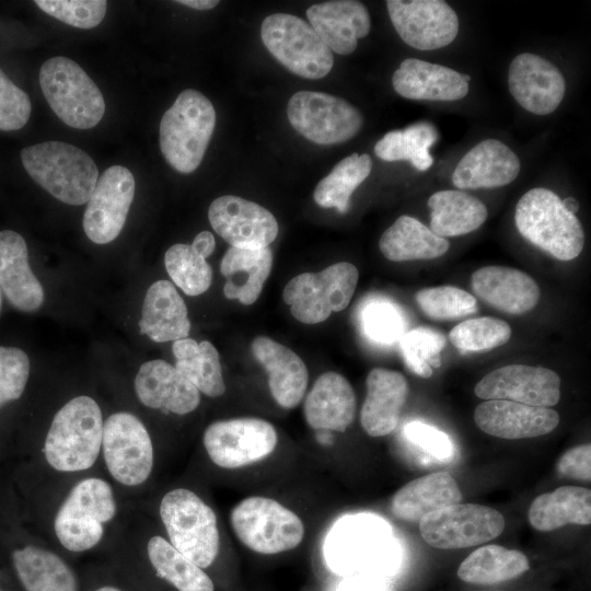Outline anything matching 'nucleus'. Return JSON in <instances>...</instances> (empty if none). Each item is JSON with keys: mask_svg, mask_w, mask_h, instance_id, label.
Returning a JSON list of instances; mask_svg holds the SVG:
<instances>
[{"mask_svg": "<svg viewBox=\"0 0 591 591\" xmlns=\"http://www.w3.org/2000/svg\"><path fill=\"white\" fill-rule=\"evenodd\" d=\"M325 555L332 569L347 577L394 573L401 556L390 526L364 514L346 518L335 525L327 537Z\"/></svg>", "mask_w": 591, "mask_h": 591, "instance_id": "nucleus-1", "label": "nucleus"}, {"mask_svg": "<svg viewBox=\"0 0 591 591\" xmlns=\"http://www.w3.org/2000/svg\"><path fill=\"white\" fill-rule=\"evenodd\" d=\"M21 160L27 174L58 200L79 206L88 202L99 179L92 158L80 148L61 141L25 147Z\"/></svg>", "mask_w": 591, "mask_h": 591, "instance_id": "nucleus-2", "label": "nucleus"}, {"mask_svg": "<svg viewBox=\"0 0 591 591\" xmlns=\"http://www.w3.org/2000/svg\"><path fill=\"white\" fill-rule=\"evenodd\" d=\"M216 126L212 103L199 91H182L160 123V149L179 173H192L200 164Z\"/></svg>", "mask_w": 591, "mask_h": 591, "instance_id": "nucleus-3", "label": "nucleus"}, {"mask_svg": "<svg viewBox=\"0 0 591 591\" xmlns=\"http://www.w3.org/2000/svg\"><path fill=\"white\" fill-rule=\"evenodd\" d=\"M103 436L97 403L89 396L70 399L55 415L45 440V456L60 472L90 468L96 461Z\"/></svg>", "mask_w": 591, "mask_h": 591, "instance_id": "nucleus-4", "label": "nucleus"}, {"mask_svg": "<svg viewBox=\"0 0 591 591\" xmlns=\"http://www.w3.org/2000/svg\"><path fill=\"white\" fill-rule=\"evenodd\" d=\"M514 222L524 239L559 260H571L583 248L584 231L579 219L547 188H532L520 198Z\"/></svg>", "mask_w": 591, "mask_h": 591, "instance_id": "nucleus-5", "label": "nucleus"}, {"mask_svg": "<svg viewBox=\"0 0 591 591\" xmlns=\"http://www.w3.org/2000/svg\"><path fill=\"white\" fill-rule=\"evenodd\" d=\"M160 515L170 543L200 568L209 567L220 547L215 511L199 496L176 488L162 498Z\"/></svg>", "mask_w": 591, "mask_h": 591, "instance_id": "nucleus-6", "label": "nucleus"}, {"mask_svg": "<svg viewBox=\"0 0 591 591\" xmlns=\"http://www.w3.org/2000/svg\"><path fill=\"white\" fill-rule=\"evenodd\" d=\"M39 85L54 113L69 127L89 129L105 113L104 97L86 72L72 59L57 56L39 70Z\"/></svg>", "mask_w": 591, "mask_h": 591, "instance_id": "nucleus-7", "label": "nucleus"}, {"mask_svg": "<svg viewBox=\"0 0 591 591\" xmlns=\"http://www.w3.org/2000/svg\"><path fill=\"white\" fill-rule=\"evenodd\" d=\"M230 521L240 542L258 554L293 549L304 537L300 517L268 497L251 496L241 500L233 507Z\"/></svg>", "mask_w": 591, "mask_h": 591, "instance_id": "nucleus-8", "label": "nucleus"}, {"mask_svg": "<svg viewBox=\"0 0 591 591\" xmlns=\"http://www.w3.org/2000/svg\"><path fill=\"white\" fill-rule=\"evenodd\" d=\"M260 37L267 50L289 71L321 79L332 70L334 57L310 23L288 13H274L262 23Z\"/></svg>", "mask_w": 591, "mask_h": 591, "instance_id": "nucleus-9", "label": "nucleus"}, {"mask_svg": "<svg viewBox=\"0 0 591 591\" xmlns=\"http://www.w3.org/2000/svg\"><path fill=\"white\" fill-rule=\"evenodd\" d=\"M358 278L355 265L336 263L318 273H303L293 277L286 285L282 299L290 305L296 320L317 324L350 303Z\"/></svg>", "mask_w": 591, "mask_h": 591, "instance_id": "nucleus-10", "label": "nucleus"}, {"mask_svg": "<svg viewBox=\"0 0 591 591\" xmlns=\"http://www.w3.org/2000/svg\"><path fill=\"white\" fill-rule=\"evenodd\" d=\"M116 503L112 487L101 478H85L69 493L55 518V532L63 547L82 552L103 536V523L113 519Z\"/></svg>", "mask_w": 591, "mask_h": 591, "instance_id": "nucleus-11", "label": "nucleus"}, {"mask_svg": "<svg viewBox=\"0 0 591 591\" xmlns=\"http://www.w3.org/2000/svg\"><path fill=\"white\" fill-rule=\"evenodd\" d=\"M291 126L317 144H335L355 137L362 127L360 111L341 97L324 92L300 91L287 105Z\"/></svg>", "mask_w": 591, "mask_h": 591, "instance_id": "nucleus-12", "label": "nucleus"}, {"mask_svg": "<svg viewBox=\"0 0 591 591\" xmlns=\"http://www.w3.org/2000/svg\"><path fill=\"white\" fill-rule=\"evenodd\" d=\"M503 515L487 506L455 503L419 520L422 538L432 547L459 549L489 542L503 531Z\"/></svg>", "mask_w": 591, "mask_h": 591, "instance_id": "nucleus-13", "label": "nucleus"}, {"mask_svg": "<svg viewBox=\"0 0 591 591\" xmlns=\"http://www.w3.org/2000/svg\"><path fill=\"white\" fill-rule=\"evenodd\" d=\"M275 427L260 418H234L210 424L204 445L219 467L240 468L269 456L277 447Z\"/></svg>", "mask_w": 591, "mask_h": 591, "instance_id": "nucleus-14", "label": "nucleus"}, {"mask_svg": "<svg viewBox=\"0 0 591 591\" xmlns=\"http://www.w3.org/2000/svg\"><path fill=\"white\" fill-rule=\"evenodd\" d=\"M102 447L107 470L117 482L136 486L147 480L153 447L140 419L126 412L111 415L103 424Z\"/></svg>", "mask_w": 591, "mask_h": 591, "instance_id": "nucleus-15", "label": "nucleus"}, {"mask_svg": "<svg viewBox=\"0 0 591 591\" xmlns=\"http://www.w3.org/2000/svg\"><path fill=\"white\" fill-rule=\"evenodd\" d=\"M386 8L397 34L413 48H442L459 33L457 14L445 1L387 0Z\"/></svg>", "mask_w": 591, "mask_h": 591, "instance_id": "nucleus-16", "label": "nucleus"}, {"mask_svg": "<svg viewBox=\"0 0 591 591\" xmlns=\"http://www.w3.org/2000/svg\"><path fill=\"white\" fill-rule=\"evenodd\" d=\"M135 189V177L127 167L113 165L102 173L83 215V230L92 242L106 244L119 235Z\"/></svg>", "mask_w": 591, "mask_h": 591, "instance_id": "nucleus-17", "label": "nucleus"}, {"mask_svg": "<svg viewBox=\"0 0 591 591\" xmlns=\"http://www.w3.org/2000/svg\"><path fill=\"white\" fill-rule=\"evenodd\" d=\"M208 218L215 232L237 248L268 247L279 230L269 210L237 196L216 198L209 206Z\"/></svg>", "mask_w": 591, "mask_h": 591, "instance_id": "nucleus-18", "label": "nucleus"}, {"mask_svg": "<svg viewBox=\"0 0 591 591\" xmlns=\"http://www.w3.org/2000/svg\"><path fill=\"white\" fill-rule=\"evenodd\" d=\"M482 399H506L552 407L560 399V378L547 368L509 364L487 373L475 386Z\"/></svg>", "mask_w": 591, "mask_h": 591, "instance_id": "nucleus-19", "label": "nucleus"}, {"mask_svg": "<svg viewBox=\"0 0 591 591\" xmlns=\"http://www.w3.org/2000/svg\"><path fill=\"white\" fill-rule=\"evenodd\" d=\"M508 86L517 103L535 115L553 113L566 92V82L558 68L530 53L520 54L511 61Z\"/></svg>", "mask_w": 591, "mask_h": 591, "instance_id": "nucleus-20", "label": "nucleus"}, {"mask_svg": "<svg viewBox=\"0 0 591 591\" xmlns=\"http://www.w3.org/2000/svg\"><path fill=\"white\" fill-rule=\"evenodd\" d=\"M474 421L490 436L514 440L552 432L559 424V415L549 407L489 399L475 408Z\"/></svg>", "mask_w": 591, "mask_h": 591, "instance_id": "nucleus-21", "label": "nucleus"}, {"mask_svg": "<svg viewBox=\"0 0 591 591\" xmlns=\"http://www.w3.org/2000/svg\"><path fill=\"white\" fill-rule=\"evenodd\" d=\"M135 391L143 405L177 415L192 413L200 403L195 385L175 366L161 359L141 364L135 378Z\"/></svg>", "mask_w": 591, "mask_h": 591, "instance_id": "nucleus-22", "label": "nucleus"}, {"mask_svg": "<svg viewBox=\"0 0 591 591\" xmlns=\"http://www.w3.org/2000/svg\"><path fill=\"white\" fill-rule=\"evenodd\" d=\"M306 16L318 37L338 55L354 53L358 39L366 37L371 27L366 5L356 0L313 4L306 10Z\"/></svg>", "mask_w": 591, "mask_h": 591, "instance_id": "nucleus-23", "label": "nucleus"}, {"mask_svg": "<svg viewBox=\"0 0 591 591\" xmlns=\"http://www.w3.org/2000/svg\"><path fill=\"white\" fill-rule=\"evenodd\" d=\"M519 172L518 155L503 142L486 139L463 155L452 183L461 189L495 188L512 183Z\"/></svg>", "mask_w": 591, "mask_h": 591, "instance_id": "nucleus-24", "label": "nucleus"}, {"mask_svg": "<svg viewBox=\"0 0 591 591\" xmlns=\"http://www.w3.org/2000/svg\"><path fill=\"white\" fill-rule=\"evenodd\" d=\"M392 84L396 93L409 100L451 102L468 93V82L462 73L417 58L401 62L393 73Z\"/></svg>", "mask_w": 591, "mask_h": 591, "instance_id": "nucleus-25", "label": "nucleus"}, {"mask_svg": "<svg viewBox=\"0 0 591 591\" xmlns=\"http://www.w3.org/2000/svg\"><path fill=\"white\" fill-rule=\"evenodd\" d=\"M472 289L483 301L508 314H523L538 302L540 288L528 274L511 267L486 266L473 273Z\"/></svg>", "mask_w": 591, "mask_h": 591, "instance_id": "nucleus-26", "label": "nucleus"}, {"mask_svg": "<svg viewBox=\"0 0 591 591\" xmlns=\"http://www.w3.org/2000/svg\"><path fill=\"white\" fill-rule=\"evenodd\" d=\"M367 395L360 412L363 430L383 437L397 426L408 395L406 378L394 370L374 368L367 376Z\"/></svg>", "mask_w": 591, "mask_h": 591, "instance_id": "nucleus-27", "label": "nucleus"}, {"mask_svg": "<svg viewBox=\"0 0 591 591\" xmlns=\"http://www.w3.org/2000/svg\"><path fill=\"white\" fill-rule=\"evenodd\" d=\"M252 351L267 371L269 390L277 404L283 408L296 407L309 382L303 360L290 348L265 336L253 340Z\"/></svg>", "mask_w": 591, "mask_h": 591, "instance_id": "nucleus-28", "label": "nucleus"}, {"mask_svg": "<svg viewBox=\"0 0 591 591\" xmlns=\"http://www.w3.org/2000/svg\"><path fill=\"white\" fill-rule=\"evenodd\" d=\"M0 289L20 311L33 312L44 302V289L28 264L26 242L12 230L0 232Z\"/></svg>", "mask_w": 591, "mask_h": 591, "instance_id": "nucleus-29", "label": "nucleus"}, {"mask_svg": "<svg viewBox=\"0 0 591 591\" xmlns=\"http://www.w3.org/2000/svg\"><path fill=\"white\" fill-rule=\"evenodd\" d=\"M303 413L313 429L344 432L356 415V395L351 384L337 372L321 374L305 397Z\"/></svg>", "mask_w": 591, "mask_h": 591, "instance_id": "nucleus-30", "label": "nucleus"}, {"mask_svg": "<svg viewBox=\"0 0 591 591\" xmlns=\"http://www.w3.org/2000/svg\"><path fill=\"white\" fill-rule=\"evenodd\" d=\"M140 333L155 343L187 338L188 311L176 288L167 280L153 282L143 299Z\"/></svg>", "mask_w": 591, "mask_h": 591, "instance_id": "nucleus-31", "label": "nucleus"}, {"mask_svg": "<svg viewBox=\"0 0 591 591\" xmlns=\"http://www.w3.org/2000/svg\"><path fill=\"white\" fill-rule=\"evenodd\" d=\"M463 496L447 472H434L408 482L392 498V513L404 521H418L439 509L460 503Z\"/></svg>", "mask_w": 591, "mask_h": 591, "instance_id": "nucleus-32", "label": "nucleus"}, {"mask_svg": "<svg viewBox=\"0 0 591 591\" xmlns=\"http://www.w3.org/2000/svg\"><path fill=\"white\" fill-rule=\"evenodd\" d=\"M273 265L269 247L246 250L230 246L221 259L223 293L230 300L253 304L259 297Z\"/></svg>", "mask_w": 591, "mask_h": 591, "instance_id": "nucleus-33", "label": "nucleus"}, {"mask_svg": "<svg viewBox=\"0 0 591 591\" xmlns=\"http://www.w3.org/2000/svg\"><path fill=\"white\" fill-rule=\"evenodd\" d=\"M529 521L538 531H553L567 524L591 522V491L578 486H561L537 496L529 509Z\"/></svg>", "mask_w": 591, "mask_h": 591, "instance_id": "nucleus-34", "label": "nucleus"}, {"mask_svg": "<svg viewBox=\"0 0 591 591\" xmlns=\"http://www.w3.org/2000/svg\"><path fill=\"white\" fill-rule=\"evenodd\" d=\"M449 246L447 239L410 216L397 218L379 241L380 251L392 262L437 258L444 255Z\"/></svg>", "mask_w": 591, "mask_h": 591, "instance_id": "nucleus-35", "label": "nucleus"}, {"mask_svg": "<svg viewBox=\"0 0 591 591\" xmlns=\"http://www.w3.org/2000/svg\"><path fill=\"white\" fill-rule=\"evenodd\" d=\"M430 230L440 237L459 236L477 230L487 219L486 206L462 190H440L428 199Z\"/></svg>", "mask_w": 591, "mask_h": 591, "instance_id": "nucleus-36", "label": "nucleus"}, {"mask_svg": "<svg viewBox=\"0 0 591 591\" xmlns=\"http://www.w3.org/2000/svg\"><path fill=\"white\" fill-rule=\"evenodd\" d=\"M13 564L26 591H78L72 570L49 551L25 546L13 553Z\"/></svg>", "mask_w": 591, "mask_h": 591, "instance_id": "nucleus-37", "label": "nucleus"}, {"mask_svg": "<svg viewBox=\"0 0 591 591\" xmlns=\"http://www.w3.org/2000/svg\"><path fill=\"white\" fill-rule=\"evenodd\" d=\"M529 568V559L520 551L490 544L472 552L461 563L457 577L467 583L490 586L514 579Z\"/></svg>", "mask_w": 591, "mask_h": 591, "instance_id": "nucleus-38", "label": "nucleus"}, {"mask_svg": "<svg viewBox=\"0 0 591 591\" xmlns=\"http://www.w3.org/2000/svg\"><path fill=\"white\" fill-rule=\"evenodd\" d=\"M175 368L195 387L210 397H218L225 392L219 354L207 340L199 344L190 338L175 340L172 346Z\"/></svg>", "mask_w": 591, "mask_h": 591, "instance_id": "nucleus-39", "label": "nucleus"}, {"mask_svg": "<svg viewBox=\"0 0 591 591\" xmlns=\"http://www.w3.org/2000/svg\"><path fill=\"white\" fill-rule=\"evenodd\" d=\"M436 127L418 121L405 129L385 134L374 146V153L387 162L408 161L418 171H427L433 163L429 149L438 140Z\"/></svg>", "mask_w": 591, "mask_h": 591, "instance_id": "nucleus-40", "label": "nucleus"}, {"mask_svg": "<svg viewBox=\"0 0 591 591\" xmlns=\"http://www.w3.org/2000/svg\"><path fill=\"white\" fill-rule=\"evenodd\" d=\"M148 556L158 576L178 591H215L209 576L161 536L149 540Z\"/></svg>", "mask_w": 591, "mask_h": 591, "instance_id": "nucleus-41", "label": "nucleus"}, {"mask_svg": "<svg viewBox=\"0 0 591 591\" xmlns=\"http://www.w3.org/2000/svg\"><path fill=\"white\" fill-rule=\"evenodd\" d=\"M372 160L369 154L352 153L339 161L331 173L316 185L313 198L323 208H336L344 213L355 189L370 175Z\"/></svg>", "mask_w": 591, "mask_h": 591, "instance_id": "nucleus-42", "label": "nucleus"}, {"mask_svg": "<svg viewBox=\"0 0 591 591\" xmlns=\"http://www.w3.org/2000/svg\"><path fill=\"white\" fill-rule=\"evenodd\" d=\"M164 264L173 282L188 296L206 292L212 281V269L190 244L177 243L165 253Z\"/></svg>", "mask_w": 591, "mask_h": 591, "instance_id": "nucleus-43", "label": "nucleus"}, {"mask_svg": "<svg viewBox=\"0 0 591 591\" xmlns=\"http://www.w3.org/2000/svg\"><path fill=\"white\" fill-rule=\"evenodd\" d=\"M510 337V325L490 316L463 321L449 333V339L462 352L488 351L507 344Z\"/></svg>", "mask_w": 591, "mask_h": 591, "instance_id": "nucleus-44", "label": "nucleus"}, {"mask_svg": "<svg viewBox=\"0 0 591 591\" xmlns=\"http://www.w3.org/2000/svg\"><path fill=\"white\" fill-rule=\"evenodd\" d=\"M401 350L408 368L421 378L432 375L431 366H441L440 351L445 336L432 328L417 327L406 332L399 339Z\"/></svg>", "mask_w": 591, "mask_h": 591, "instance_id": "nucleus-45", "label": "nucleus"}, {"mask_svg": "<svg viewBox=\"0 0 591 591\" xmlns=\"http://www.w3.org/2000/svg\"><path fill=\"white\" fill-rule=\"evenodd\" d=\"M415 298L422 312L437 321L459 318L477 311L476 298L452 286L421 289Z\"/></svg>", "mask_w": 591, "mask_h": 591, "instance_id": "nucleus-46", "label": "nucleus"}, {"mask_svg": "<svg viewBox=\"0 0 591 591\" xmlns=\"http://www.w3.org/2000/svg\"><path fill=\"white\" fill-rule=\"evenodd\" d=\"M364 335L380 345H391L405 334L406 323L399 309L384 299L367 301L360 312Z\"/></svg>", "mask_w": 591, "mask_h": 591, "instance_id": "nucleus-47", "label": "nucleus"}, {"mask_svg": "<svg viewBox=\"0 0 591 591\" xmlns=\"http://www.w3.org/2000/svg\"><path fill=\"white\" fill-rule=\"evenodd\" d=\"M35 4L48 15L78 28L97 26L105 16V0H36Z\"/></svg>", "mask_w": 591, "mask_h": 591, "instance_id": "nucleus-48", "label": "nucleus"}, {"mask_svg": "<svg viewBox=\"0 0 591 591\" xmlns=\"http://www.w3.org/2000/svg\"><path fill=\"white\" fill-rule=\"evenodd\" d=\"M28 375L27 355L15 347L0 346V407L23 394Z\"/></svg>", "mask_w": 591, "mask_h": 591, "instance_id": "nucleus-49", "label": "nucleus"}, {"mask_svg": "<svg viewBox=\"0 0 591 591\" xmlns=\"http://www.w3.org/2000/svg\"><path fill=\"white\" fill-rule=\"evenodd\" d=\"M31 109L28 95L0 68V130L21 129L27 123Z\"/></svg>", "mask_w": 591, "mask_h": 591, "instance_id": "nucleus-50", "label": "nucleus"}, {"mask_svg": "<svg viewBox=\"0 0 591 591\" xmlns=\"http://www.w3.org/2000/svg\"><path fill=\"white\" fill-rule=\"evenodd\" d=\"M406 438L437 460L445 461L453 455L451 439L443 431L421 421L408 422L404 428Z\"/></svg>", "mask_w": 591, "mask_h": 591, "instance_id": "nucleus-51", "label": "nucleus"}, {"mask_svg": "<svg viewBox=\"0 0 591 591\" xmlns=\"http://www.w3.org/2000/svg\"><path fill=\"white\" fill-rule=\"evenodd\" d=\"M591 447L577 445L566 451L557 463V472L564 477L589 482L591 478Z\"/></svg>", "mask_w": 591, "mask_h": 591, "instance_id": "nucleus-52", "label": "nucleus"}, {"mask_svg": "<svg viewBox=\"0 0 591 591\" xmlns=\"http://www.w3.org/2000/svg\"><path fill=\"white\" fill-rule=\"evenodd\" d=\"M336 591H394L382 577L350 576L336 587Z\"/></svg>", "mask_w": 591, "mask_h": 591, "instance_id": "nucleus-53", "label": "nucleus"}, {"mask_svg": "<svg viewBox=\"0 0 591 591\" xmlns=\"http://www.w3.org/2000/svg\"><path fill=\"white\" fill-rule=\"evenodd\" d=\"M190 246L200 256H202L204 258H207L215 251V247H216L215 236L209 231H201L195 236Z\"/></svg>", "mask_w": 591, "mask_h": 591, "instance_id": "nucleus-54", "label": "nucleus"}, {"mask_svg": "<svg viewBox=\"0 0 591 591\" xmlns=\"http://www.w3.org/2000/svg\"><path fill=\"white\" fill-rule=\"evenodd\" d=\"M176 2L196 10H210L219 3L216 0H179Z\"/></svg>", "mask_w": 591, "mask_h": 591, "instance_id": "nucleus-55", "label": "nucleus"}, {"mask_svg": "<svg viewBox=\"0 0 591 591\" xmlns=\"http://www.w3.org/2000/svg\"><path fill=\"white\" fill-rule=\"evenodd\" d=\"M561 202L565 209L572 215H575L579 210V204L572 197H567L565 199H561Z\"/></svg>", "mask_w": 591, "mask_h": 591, "instance_id": "nucleus-56", "label": "nucleus"}, {"mask_svg": "<svg viewBox=\"0 0 591 591\" xmlns=\"http://www.w3.org/2000/svg\"><path fill=\"white\" fill-rule=\"evenodd\" d=\"M96 591H120L114 587H103V588H100L99 590Z\"/></svg>", "mask_w": 591, "mask_h": 591, "instance_id": "nucleus-57", "label": "nucleus"}, {"mask_svg": "<svg viewBox=\"0 0 591 591\" xmlns=\"http://www.w3.org/2000/svg\"><path fill=\"white\" fill-rule=\"evenodd\" d=\"M463 78H464V80H465L466 82H468V83H470V81H471V79H472L471 76H468V74H463Z\"/></svg>", "mask_w": 591, "mask_h": 591, "instance_id": "nucleus-58", "label": "nucleus"}, {"mask_svg": "<svg viewBox=\"0 0 591 591\" xmlns=\"http://www.w3.org/2000/svg\"><path fill=\"white\" fill-rule=\"evenodd\" d=\"M1 303H2V291L0 289V310H1Z\"/></svg>", "mask_w": 591, "mask_h": 591, "instance_id": "nucleus-59", "label": "nucleus"}, {"mask_svg": "<svg viewBox=\"0 0 591 591\" xmlns=\"http://www.w3.org/2000/svg\"><path fill=\"white\" fill-rule=\"evenodd\" d=\"M327 591H336V587H331Z\"/></svg>", "mask_w": 591, "mask_h": 591, "instance_id": "nucleus-60", "label": "nucleus"}]
</instances>
